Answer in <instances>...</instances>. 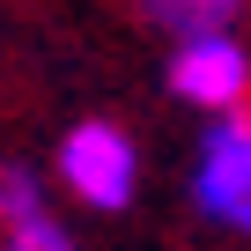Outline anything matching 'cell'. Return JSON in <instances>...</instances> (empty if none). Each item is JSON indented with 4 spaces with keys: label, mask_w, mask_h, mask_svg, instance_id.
I'll return each mask as SVG.
<instances>
[{
    "label": "cell",
    "mask_w": 251,
    "mask_h": 251,
    "mask_svg": "<svg viewBox=\"0 0 251 251\" xmlns=\"http://www.w3.org/2000/svg\"><path fill=\"white\" fill-rule=\"evenodd\" d=\"M59 177L96 214H118L126 200H133V185H141V155H133V141H126L111 118H81L59 141Z\"/></svg>",
    "instance_id": "obj_1"
},
{
    "label": "cell",
    "mask_w": 251,
    "mask_h": 251,
    "mask_svg": "<svg viewBox=\"0 0 251 251\" xmlns=\"http://www.w3.org/2000/svg\"><path fill=\"white\" fill-rule=\"evenodd\" d=\"M8 244H15V251H67L74 236H67L52 214H30V222H15V229H8Z\"/></svg>",
    "instance_id": "obj_6"
},
{
    "label": "cell",
    "mask_w": 251,
    "mask_h": 251,
    "mask_svg": "<svg viewBox=\"0 0 251 251\" xmlns=\"http://www.w3.org/2000/svg\"><path fill=\"white\" fill-rule=\"evenodd\" d=\"M236 8H244V0H148V15H155L163 30H177V37H185V30H214V23H229Z\"/></svg>",
    "instance_id": "obj_4"
},
{
    "label": "cell",
    "mask_w": 251,
    "mask_h": 251,
    "mask_svg": "<svg viewBox=\"0 0 251 251\" xmlns=\"http://www.w3.org/2000/svg\"><path fill=\"white\" fill-rule=\"evenodd\" d=\"M192 200H200L207 222H229V229L251 236V126H244V118H214V126H207Z\"/></svg>",
    "instance_id": "obj_3"
},
{
    "label": "cell",
    "mask_w": 251,
    "mask_h": 251,
    "mask_svg": "<svg viewBox=\"0 0 251 251\" xmlns=\"http://www.w3.org/2000/svg\"><path fill=\"white\" fill-rule=\"evenodd\" d=\"M244 89H251V59H244V45L222 23L177 37V52H170V96H185L200 111H236Z\"/></svg>",
    "instance_id": "obj_2"
},
{
    "label": "cell",
    "mask_w": 251,
    "mask_h": 251,
    "mask_svg": "<svg viewBox=\"0 0 251 251\" xmlns=\"http://www.w3.org/2000/svg\"><path fill=\"white\" fill-rule=\"evenodd\" d=\"M30 214H45L37 177H23V170H0V229H15V222H30Z\"/></svg>",
    "instance_id": "obj_5"
}]
</instances>
